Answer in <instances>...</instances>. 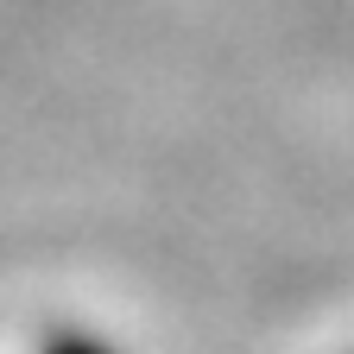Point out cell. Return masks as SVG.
Masks as SVG:
<instances>
[{"mask_svg": "<svg viewBox=\"0 0 354 354\" xmlns=\"http://www.w3.org/2000/svg\"><path fill=\"white\" fill-rule=\"evenodd\" d=\"M26 354H140L133 342H120L102 323H51L44 335L26 342Z\"/></svg>", "mask_w": 354, "mask_h": 354, "instance_id": "cell-1", "label": "cell"}]
</instances>
